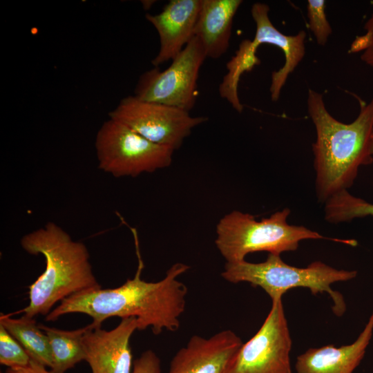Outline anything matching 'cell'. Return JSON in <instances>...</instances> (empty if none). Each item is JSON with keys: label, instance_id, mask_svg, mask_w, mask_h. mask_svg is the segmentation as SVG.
Here are the masks:
<instances>
[{"label": "cell", "instance_id": "1", "mask_svg": "<svg viewBox=\"0 0 373 373\" xmlns=\"http://www.w3.org/2000/svg\"><path fill=\"white\" fill-rule=\"evenodd\" d=\"M134 238L138 266L134 277L115 287L89 289L75 294L60 302L47 316L46 321H55L73 313L92 318L91 324L101 327L111 317H134L138 330L151 328L153 333L176 332L180 325V317L185 310L186 286L178 280L189 269L182 262L173 264L164 278L147 282L141 278L144 262L141 256L137 233L130 227Z\"/></svg>", "mask_w": 373, "mask_h": 373}, {"label": "cell", "instance_id": "2", "mask_svg": "<svg viewBox=\"0 0 373 373\" xmlns=\"http://www.w3.org/2000/svg\"><path fill=\"white\" fill-rule=\"evenodd\" d=\"M307 104L316 133L312 145L316 194L318 202L325 203L334 194L350 189L359 168L373 162V98L361 106L358 116L350 124L334 118L327 110L323 95L314 90L309 89Z\"/></svg>", "mask_w": 373, "mask_h": 373}, {"label": "cell", "instance_id": "3", "mask_svg": "<svg viewBox=\"0 0 373 373\" xmlns=\"http://www.w3.org/2000/svg\"><path fill=\"white\" fill-rule=\"evenodd\" d=\"M21 245L29 254L42 255L46 261L44 272L29 286L28 305L19 312L23 315L47 316L57 303L78 292L101 287L86 245L73 240L57 224L49 222L23 236Z\"/></svg>", "mask_w": 373, "mask_h": 373}, {"label": "cell", "instance_id": "4", "mask_svg": "<svg viewBox=\"0 0 373 373\" xmlns=\"http://www.w3.org/2000/svg\"><path fill=\"white\" fill-rule=\"evenodd\" d=\"M290 213L289 208H285L257 221L251 214L233 211L217 224L216 245L227 262H235L256 251L280 255L296 251L303 240L329 239L356 245L354 240L326 238L304 226L290 224L287 222Z\"/></svg>", "mask_w": 373, "mask_h": 373}, {"label": "cell", "instance_id": "5", "mask_svg": "<svg viewBox=\"0 0 373 373\" xmlns=\"http://www.w3.org/2000/svg\"><path fill=\"white\" fill-rule=\"evenodd\" d=\"M355 270L338 269L321 261H314L300 268L285 263L280 255L269 254L265 261L253 263L245 260L226 262L221 276L231 283L246 282L262 288L274 300L282 298L289 289L307 288L316 295L327 293L333 302L332 311L337 316L343 315L346 305L343 295L332 289L337 282L354 278Z\"/></svg>", "mask_w": 373, "mask_h": 373}, {"label": "cell", "instance_id": "6", "mask_svg": "<svg viewBox=\"0 0 373 373\" xmlns=\"http://www.w3.org/2000/svg\"><path fill=\"white\" fill-rule=\"evenodd\" d=\"M95 146L98 167L116 178L135 177L169 166L174 151L111 118L98 130Z\"/></svg>", "mask_w": 373, "mask_h": 373}, {"label": "cell", "instance_id": "7", "mask_svg": "<svg viewBox=\"0 0 373 373\" xmlns=\"http://www.w3.org/2000/svg\"><path fill=\"white\" fill-rule=\"evenodd\" d=\"M206 58L201 43L194 36L167 68L162 71L155 67L143 73L134 96L189 112L195 104L199 71Z\"/></svg>", "mask_w": 373, "mask_h": 373}, {"label": "cell", "instance_id": "8", "mask_svg": "<svg viewBox=\"0 0 373 373\" xmlns=\"http://www.w3.org/2000/svg\"><path fill=\"white\" fill-rule=\"evenodd\" d=\"M108 116L149 141L173 150L180 147L194 127L208 119L192 117L189 112L175 107L142 101L134 95L123 98Z\"/></svg>", "mask_w": 373, "mask_h": 373}, {"label": "cell", "instance_id": "9", "mask_svg": "<svg viewBox=\"0 0 373 373\" xmlns=\"http://www.w3.org/2000/svg\"><path fill=\"white\" fill-rule=\"evenodd\" d=\"M271 301L260 328L242 343L225 373H291L292 341L282 298Z\"/></svg>", "mask_w": 373, "mask_h": 373}, {"label": "cell", "instance_id": "10", "mask_svg": "<svg viewBox=\"0 0 373 373\" xmlns=\"http://www.w3.org/2000/svg\"><path fill=\"white\" fill-rule=\"evenodd\" d=\"M82 341L85 361L92 373H133V363L130 340L138 330L136 318H122L111 330L87 325Z\"/></svg>", "mask_w": 373, "mask_h": 373}, {"label": "cell", "instance_id": "11", "mask_svg": "<svg viewBox=\"0 0 373 373\" xmlns=\"http://www.w3.org/2000/svg\"><path fill=\"white\" fill-rule=\"evenodd\" d=\"M242 343L230 329L209 338L194 335L174 355L167 373H225Z\"/></svg>", "mask_w": 373, "mask_h": 373}, {"label": "cell", "instance_id": "12", "mask_svg": "<svg viewBox=\"0 0 373 373\" xmlns=\"http://www.w3.org/2000/svg\"><path fill=\"white\" fill-rule=\"evenodd\" d=\"M201 5L202 0H171L160 13L146 15L160 37L155 67L172 60L194 37Z\"/></svg>", "mask_w": 373, "mask_h": 373}, {"label": "cell", "instance_id": "13", "mask_svg": "<svg viewBox=\"0 0 373 373\" xmlns=\"http://www.w3.org/2000/svg\"><path fill=\"white\" fill-rule=\"evenodd\" d=\"M269 12L266 3L257 2L252 5L251 13L256 23V33L251 41L256 49L262 44H269L278 47L284 54V64L271 73L269 91L271 100L276 102L289 75L305 56L306 32L300 30L295 35L283 34L271 21Z\"/></svg>", "mask_w": 373, "mask_h": 373}, {"label": "cell", "instance_id": "14", "mask_svg": "<svg viewBox=\"0 0 373 373\" xmlns=\"http://www.w3.org/2000/svg\"><path fill=\"white\" fill-rule=\"evenodd\" d=\"M373 334V311L363 331L351 344L312 347L299 355L297 373H353L365 356Z\"/></svg>", "mask_w": 373, "mask_h": 373}, {"label": "cell", "instance_id": "15", "mask_svg": "<svg viewBox=\"0 0 373 373\" xmlns=\"http://www.w3.org/2000/svg\"><path fill=\"white\" fill-rule=\"evenodd\" d=\"M242 0H202L195 28L207 57L218 59L229 46L234 16Z\"/></svg>", "mask_w": 373, "mask_h": 373}, {"label": "cell", "instance_id": "16", "mask_svg": "<svg viewBox=\"0 0 373 373\" xmlns=\"http://www.w3.org/2000/svg\"><path fill=\"white\" fill-rule=\"evenodd\" d=\"M2 325L25 349L30 359L46 367L52 366V356L49 339L33 318L21 316L12 318L1 314Z\"/></svg>", "mask_w": 373, "mask_h": 373}, {"label": "cell", "instance_id": "17", "mask_svg": "<svg viewBox=\"0 0 373 373\" xmlns=\"http://www.w3.org/2000/svg\"><path fill=\"white\" fill-rule=\"evenodd\" d=\"M48 336L52 356L51 373H66L78 363L85 361L83 336L88 326L64 330L39 325Z\"/></svg>", "mask_w": 373, "mask_h": 373}, {"label": "cell", "instance_id": "18", "mask_svg": "<svg viewBox=\"0 0 373 373\" xmlns=\"http://www.w3.org/2000/svg\"><path fill=\"white\" fill-rule=\"evenodd\" d=\"M256 51L252 48L250 40H243L236 52V55L227 63V73L219 86L221 97L226 99L232 107L239 113H242L243 106L238 95V86L241 75L260 64L256 55Z\"/></svg>", "mask_w": 373, "mask_h": 373}, {"label": "cell", "instance_id": "19", "mask_svg": "<svg viewBox=\"0 0 373 373\" xmlns=\"http://www.w3.org/2000/svg\"><path fill=\"white\" fill-rule=\"evenodd\" d=\"M324 204L325 220L329 223L338 224L373 216V204L352 195L347 190L334 194Z\"/></svg>", "mask_w": 373, "mask_h": 373}, {"label": "cell", "instance_id": "20", "mask_svg": "<svg viewBox=\"0 0 373 373\" xmlns=\"http://www.w3.org/2000/svg\"><path fill=\"white\" fill-rule=\"evenodd\" d=\"M30 361L25 349L0 325V363L9 368L24 367Z\"/></svg>", "mask_w": 373, "mask_h": 373}, {"label": "cell", "instance_id": "21", "mask_svg": "<svg viewBox=\"0 0 373 373\" xmlns=\"http://www.w3.org/2000/svg\"><path fill=\"white\" fill-rule=\"evenodd\" d=\"M326 3L324 0L307 1V12L309 26L316 42L325 46L332 32V27L327 19Z\"/></svg>", "mask_w": 373, "mask_h": 373}, {"label": "cell", "instance_id": "22", "mask_svg": "<svg viewBox=\"0 0 373 373\" xmlns=\"http://www.w3.org/2000/svg\"><path fill=\"white\" fill-rule=\"evenodd\" d=\"M365 33L356 37L352 42L349 52L360 53L361 59L373 67V13L364 25Z\"/></svg>", "mask_w": 373, "mask_h": 373}, {"label": "cell", "instance_id": "23", "mask_svg": "<svg viewBox=\"0 0 373 373\" xmlns=\"http://www.w3.org/2000/svg\"><path fill=\"white\" fill-rule=\"evenodd\" d=\"M133 373H161V363L151 350L144 351L134 361Z\"/></svg>", "mask_w": 373, "mask_h": 373}, {"label": "cell", "instance_id": "24", "mask_svg": "<svg viewBox=\"0 0 373 373\" xmlns=\"http://www.w3.org/2000/svg\"><path fill=\"white\" fill-rule=\"evenodd\" d=\"M6 373H51L47 367L35 363L31 360L30 364L24 367H11L6 371Z\"/></svg>", "mask_w": 373, "mask_h": 373}, {"label": "cell", "instance_id": "25", "mask_svg": "<svg viewBox=\"0 0 373 373\" xmlns=\"http://www.w3.org/2000/svg\"><path fill=\"white\" fill-rule=\"evenodd\" d=\"M370 151H371L372 155H373V133L371 137Z\"/></svg>", "mask_w": 373, "mask_h": 373}, {"label": "cell", "instance_id": "26", "mask_svg": "<svg viewBox=\"0 0 373 373\" xmlns=\"http://www.w3.org/2000/svg\"><path fill=\"white\" fill-rule=\"evenodd\" d=\"M0 373H2L1 372Z\"/></svg>", "mask_w": 373, "mask_h": 373}]
</instances>
